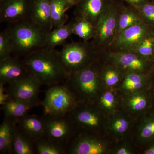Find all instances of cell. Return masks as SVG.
I'll use <instances>...</instances> for the list:
<instances>
[{"instance_id":"cell-1","label":"cell","mask_w":154,"mask_h":154,"mask_svg":"<svg viewBox=\"0 0 154 154\" xmlns=\"http://www.w3.org/2000/svg\"><path fill=\"white\" fill-rule=\"evenodd\" d=\"M28 73L38 79L42 85L52 86L66 83L68 73L56 50L43 48L23 57Z\"/></svg>"},{"instance_id":"cell-2","label":"cell","mask_w":154,"mask_h":154,"mask_svg":"<svg viewBox=\"0 0 154 154\" xmlns=\"http://www.w3.org/2000/svg\"><path fill=\"white\" fill-rule=\"evenodd\" d=\"M6 30L12 42V54L23 57L44 48L49 32L30 19L9 24Z\"/></svg>"},{"instance_id":"cell-3","label":"cell","mask_w":154,"mask_h":154,"mask_svg":"<svg viewBox=\"0 0 154 154\" xmlns=\"http://www.w3.org/2000/svg\"><path fill=\"white\" fill-rule=\"evenodd\" d=\"M59 52L62 63L69 75L91 65L100 55L90 41L66 43Z\"/></svg>"},{"instance_id":"cell-4","label":"cell","mask_w":154,"mask_h":154,"mask_svg":"<svg viewBox=\"0 0 154 154\" xmlns=\"http://www.w3.org/2000/svg\"><path fill=\"white\" fill-rule=\"evenodd\" d=\"M120 3L116 0L109 10L100 18L96 26V34L90 42L94 49L99 54L108 51L116 37Z\"/></svg>"},{"instance_id":"cell-5","label":"cell","mask_w":154,"mask_h":154,"mask_svg":"<svg viewBox=\"0 0 154 154\" xmlns=\"http://www.w3.org/2000/svg\"><path fill=\"white\" fill-rule=\"evenodd\" d=\"M41 105L45 116L68 115L75 107V96L65 84L51 86Z\"/></svg>"},{"instance_id":"cell-6","label":"cell","mask_w":154,"mask_h":154,"mask_svg":"<svg viewBox=\"0 0 154 154\" xmlns=\"http://www.w3.org/2000/svg\"><path fill=\"white\" fill-rule=\"evenodd\" d=\"M96 61L85 68L71 74L65 85L69 89L73 88L86 98L95 96L98 90L100 78L96 67Z\"/></svg>"},{"instance_id":"cell-7","label":"cell","mask_w":154,"mask_h":154,"mask_svg":"<svg viewBox=\"0 0 154 154\" xmlns=\"http://www.w3.org/2000/svg\"><path fill=\"white\" fill-rule=\"evenodd\" d=\"M154 29L143 22H139L118 34L107 51H132L141 40Z\"/></svg>"},{"instance_id":"cell-8","label":"cell","mask_w":154,"mask_h":154,"mask_svg":"<svg viewBox=\"0 0 154 154\" xmlns=\"http://www.w3.org/2000/svg\"><path fill=\"white\" fill-rule=\"evenodd\" d=\"M101 54L108 61L120 69L125 74L131 72L148 74L152 64V63L148 60L132 51H106Z\"/></svg>"},{"instance_id":"cell-9","label":"cell","mask_w":154,"mask_h":154,"mask_svg":"<svg viewBox=\"0 0 154 154\" xmlns=\"http://www.w3.org/2000/svg\"><path fill=\"white\" fill-rule=\"evenodd\" d=\"M42 83L33 75L28 74L24 78L9 85L6 89L10 99H17L33 105H38V97Z\"/></svg>"},{"instance_id":"cell-10","label":"cell","mask_w":154,"mask_h":154,"mask_svg":"<svg viewBox=\"0 0 154 154\" xmlns=\"http://www.w3.org/2000/svg\"><path fill=\"white\" fill-rule=\"evenodd\" d=\"M44 118V136L66 148L72 133L73 122L69 116H45Z\"/></svg>"},{"instance_id":"cell-11","label":"cell","mask_w":154,"mask_h":154,"mask_svg":"<svg viewBox=\"0 0 154 154\" xmlns=\"http://www.w3.org/2000/svg\"><path fill=\"white\" fill-rule=\"evenodd\" d=\"M32 0H3L0 2V22L8 24L30 19Z\"/></svg>"},{"instance_id":"cell-12","label":"cell","mask_w":154,"mask_h":154,"mask_svg":"<svg viewBox=\"0 0 154 154\" xmlns=\"http://www.w3.org/2000/svg\"><path fill=\"white\" fill-rule=\"evenodd\" d=\"M116 0H80L75 6V17H82L96 26Z\"/></svg>"},{"instance_id":"cell-13","label":"cell","mask_w":154,"mask_h":154,"mask_svg":"<svg viewBox=\"0 0 154 154\" xmlns=\"http://www.w3.org/2000/svg\"><path fill=\"white\" fill-rule=\"evenodd\" d=\"M29 74L23 59L11 56L0 61V84L10 85Z\"/></svg>"},{"instance_id":"cell-14","label":"cell","mask_w":154,"mask_h":154,"mask_svg":"<svg viewBox=\"0 0 154 154\" xmlns=\"http://www.w3.org/2000/svg\"><path fill=\"white\" fill-rule=\"evenodd\" d=\"M30 19L48 31L52 30L49 0H32Z\"/></svg>"},{"instance_id":"cell-15","label":"cell","mask_w":154,"mask_h":154,"mask_svg":"<svg viewBox=\"0 0 154 154\" xmlns=\"http://www.w3.org/2000/svg\"><path fill=\"white\" fill-rule=\"evenodd\" d=\"M66 154H101L104 147L96 139L88 136L82 137L66 148Z\"/></svg>"},{"instance_id":"cell-16","label":"cell","mask_w":154,"mask_h":154,"mask_svg":"<svg viewBox=\"0 0 154 154\" xmlns=\"http://www.w3.org/2000/svg\"><path fill=\"white\" fill-rule=\"evenodd\" d=\"M17 123L20 129L34 140L44 136L45 125L44 117L27 115L17 120Z\"/></svg>"},{"instance_id":"cell-17","label":"cell","mask_w":154,"mask_h":154,"mask_svg":"<svg viewBox=\"0 0 154 154\" xmlns=\"http://www.w3.org/2000/svg\"><path fill=\"white\" fill-rule=\"evenodd\" d=\"M74 19L62 26L53 28L48 32L44 48L54 49L59 45L65 44L66 41L73 34Z\"/></svg>"},{"instance_id":"cell-18","label":"cell","mask_w":154,"mask_h":154,"mask_svg":"<svg viewBox=\"0 0 154 154\" xmlns=\"http://www.w3.org/2000/svg\"><path fill=\"white\" fill-rule=\"evenodd\" d=\"M11 153H36L35 140L26 134L17 125L11 145Z\"/></svg>"},{"instance_id":"cell-19","label":"cell","mask_w":154,"mask_h":154,"mask_svg":"<svg viewBox=\"0 0 154 154\" xmlns=\"http://www.w3.org/2000/svg\"><path fill=\"white\" fill-rule=\"evenodd\" d=\"M141 22L142 20L137 9L128 4L125 5L120 2L117 18L116 36L127 28Z\"/></svg>"},{"instance_id":"cell-20","label":"cell","mask_w":154,"mask_h":154,"mask_svg":"<svg viewBox=\"0 0 154 154\" xmlns=\"http://www.w3.org/2000/svg\"><path fill=\"white\" fill-rule=\"evenodd\" d=\"M2 106L5 117L17 121L19 119L27 115L29 110L36 105L17 99H10Z\"/></svg>"},{"instance_id":"cell-21","label":"cell","mask_w":154,"mask_h":154,"mask_svg":"<svg viewBox=\"0 0 154 154\" xmlns=\"http://www.w3.org/2000/svg\"><path fill=\"white\" fill-rule=\"evenodd\" d=\"M17 124V120L5 117L0 125V153H11V145Z\"/></svg>"},{"instance_id":"cell-22","label":"cell","mask_w":154,"mask_h":154,"mask_svg":"<svg viewBox=\"0 0 154 154\" xmlns=\"http://www.w3.org/2000/svg\"><path fill=\"white\" fill-rule=\"evenodd\" d=\"M68 115L72 122H75L80 125L89 128H95L99 124L98 114L91 109H84L77 111L73 109Z\"/></svg>"},{"instance_id":"cell-23","label":"cell","mask_w":154,"mask_h":154,"mask_svg":"<svg viewBox=\"0 0 154 154\" xmlns=\"http://www.w3.org/2000/svg\"><path fill=\"white\" fill-rule=\"evenodd\" d=\"M49 2L53 28L66 24L69 17L66 12L70 9L66 0H49Z\"/></svg>"},{"instance_id":"cell-24","label":"cell","mask_w":154,"mask_h":154,"mask_svg":"<svg viewBox=\"0 0 154 154\" xmlns=\"http://www.w3.org/2000/svg\"><path fill=\"white\" fill-rule=\"evenodd\" d=\"M96 26L82 17H75L73 34L82 39L83 41L92 40L96 34Z\"/></svg>"},{"instance_id":"cell-25","label":"cell","mask_w":154,"mask_h":154,"mask_svg":"<svg viewBox=\"0 0 154 154\" xmlns=\"http://www.w3.org/2000/svg\"><path fill=\"white\" fill-rule=\"evenodd\" d=\"M36 154H66L64 146L43 136L35 140Z\"/></svg>"},{"instance_id":"cell-26","label":"cell","mask_w":154,"mask_h":154,"mask_svg":"<svg viewBox=\"0 0 154 154\" xmlns=\"http://www.w3.org/2000/svg\"><path fill=\"white\" fill-rule=\"evenodd\" d=\"M132 52L136 53L152 64L154 57V29L141 40Z\"/></svg>"},{"instance_id":"cell-27","label":"cell","mask_w":154,"mask_h":154,"mask_svg":"<svg viewBox=\"0 0 154 154\" xmlns=\"http://www.w3.org/2000/svg\"><path fill=\"white\" fill-rule=\"evenodd\" d=\"M108 62L110 64L107 66H104L100 71L98 69V72L99 76L102 78L107 85L114 86L119 82L123 74H126L113 63Z\"/></svg>"},{"instance_id":"cell-28","label":"cell","mask_w":154,"mask_h":154,"mask_svg":"<svg viewBox=\"0 0 154 154\" xmlns=\"http://www.w3.org/2000/svg\"><path fill=\"white\" fill-rule=\"evenodd\" d=\"M148 74L131 72L124 77L122 86L129 91H134L141 88L148 81Z\"/></svg>"},{"instance_id":"cell-29","label":"cell","mask_w":154,"mask_h":154,"mask_svg":"<svg viewBox=\"0 0 154 154\" xmlns=\"http://www.w3.org/2000/svg\"><path fill=\"white\" fill-rule=\"evenodd\" d=\"M141 17L142 22L154 28V4L151 2L142 5L134 7Z\"/></svg>"},{"instance_id":"cell-30","label":"cell","mask_w":154,"mask_h":154,"mask_svg":"<svg viewBox=\"0 0 154 154\" xmlns=\"http://www.w3.org/2000/svg\"><path fill=\"white\" fill-rule=\"evenodd\" d=\"M13 46L11 38L6 29L0 33V61L11 56Z\"/></svg>"},{"instance_id":"cell-31","label":"cell","mask_w":154,"mask_h":154,"mask_svg":"<svg viewBox=\"0 0 154 154\" xmlns=\"http://www.w3.org/2000/svg\"><path fill=\"white\" fill-rule=\"evenodd\" d=\"M140 137L144 140L154 139V115L149 117L144 122L141 128Z\"/></svg>"},{"instance_id":"cell-32","label":"cell","mask_w":154,"mask_h":154,"mask_svg":"<svg viewBox=\"0 0 154 154\" xmlns=\"http://www.w3.org/2000/svg\"><path fill=\"white\" fill-rule=\"evenodd\" d=\"M147 105V100L145 97L137 95L132 97L129 101V105L133 110H141L146 108Z\"/></svg>"},{"instance_id":"cell-33","label":"cell","mask_w":154,"mask_h":154,"mask_svg":"<svg viewBox=\"0 0 154 154\" xmlns=\"http://www.w3.org/2000/svg\"><path fill=\"white\" fill-rule=\"evenodd\" d=\"M102 105L107 109H111L114 103V96L112 93L107 92L102 95L100 99Z\"/></svg>"},{"instance_id":"cell-34","label":"cell","mask_w":154,"mask_h":154,"mask_svg":"<svg viewBox=\"0 0 154 154\" xmlns=\"http://www.w3.org/2000/svg\"><path fill=\"white\" fill-rule=\"evenodd\" d=\"M128 122L124 119L121 118L116 119L113 124V129L119 133H123L128 129Z\"/></svg>"},{"instance_id":"cell-35","label":"cell","mask_w":154,"mask_h":154,"mask_svg":"<svg viewBox=\"0 0 154 154\" xmlns=\"http://www.w3.org/2000/svg\"><path fill=\"white\" fill-rule=\"evenodd\" d=\"M10 99L6 89L4 88V85L0 84V105H3Z\"/></svg>"},{"instance_id":"cell-36","label":"cell","mask_w":154,"mask_h":154,"mask_svg":"<svg viewBox=\"0 0 154 154\" xmlns=\"http://www.w3.org/2000/svg\"><path fill=\"white\" fill-rule=\"evenodd\" d=\"M122 1H124L128 5L134 7L142 5L150 2V0H122Z\"/></svg>"},{"instance_id":"cell-37","label":"cell","mask_w":154,"mask_h":154,"mask_svg":"<svg viewBox=\"0 0 154 154\" xmlns=\"http://www.w3.org/2000/svg\"><path fill=\"white\" fill-rule=\"evenodd\" d=\"M80 1V0H66L69 8L76 5Z\"/></svg>"},{"instance_id":"cell-38","label":"cell","mask_w":154,"mask_h":154,"mask_svg":"<svg viewBox=\"0 0 154 154\" xmlns=\"http://www.w3.org/2000/svg\"><path fill=\"white\" fill-rule=\"evenodd\" d=\"M117 154H130L129 152L125 148H121L118 150L116 152Z\"/></svg>"},{"instance_id":"cell-39","label":"cell","mask_w":154,"mask_h":154,"mask_svg":"<svg viewBox=\"0 0 154 154\" xmlns=\"http://www.w3.org/2000/svg\"><path fill=\"white\" fill-rule=\"evenodd\" d=\"M144 154H154V145L145 151Z\"/></svg>"},{"instance_id":"cell-40","label":"cell","mask_w":154,"mask_h":154,"mask_svg":"<svg viewBox=\"0 0 154 154\" xmlns=\"http://www.w3.org/2000/svg\"><path fill=\"white\" fill-rule=\"evenodd\" d=\"M150 2H152L154 4V0H150Z\"/></svg>"},{"instance_id":"cell-41","label":"cell","mask_w":154,"mask_h":154,"mask_svg":"<svg viewBox=\"0 0 154 154\" xmlns=\"http://www.w3.org/2000/svg\"><path fill=\"white\" fill-rule=\"evenodd\" d=\"M153 63H154V57L153 60L152 64H153Z\"/></svg>"},{"instance_id":"cell-42","label":"cell","mask_w":154,"mask_h":154,"mask_svg":"<svg viewBox=\"0 0 154 154\" xmlns=\"http://www.w3.org/2000/svg\"><path fill=\"white\" fill-rule=\"evenodd\" d=\"M3 1V0H0V2H2V1Z\"/></svg>"}]
</instances>
